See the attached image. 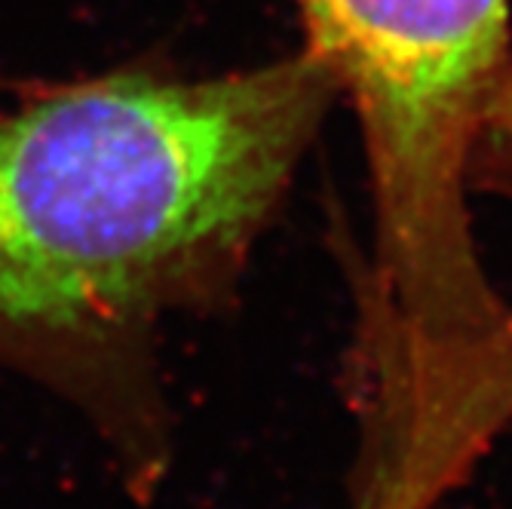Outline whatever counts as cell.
<instances>
[{
    "label": "cell",
    "instance_id": "1",
    "mask_svg": "<svg viewBox=\"0 0 512 509\" xmlns=\"http://www.w3.org/2000/svg\"><path fill=\"white\" fill-rule=\"evenodd\" d=\"M335 99L301 50L120 68L0 114V368L65 399L135 497L172 464L163 329L234 295Z\"/></svg>",
    "mask_w": 512,
    "mask_h": 509
},
{
    "label": "cell",
    "instance_id": "3",
    "mask_svg": "<svg viewBox=\"0 0 512 509\" xmlns=\"http://www.w3.org/2000/svg\"><path fill=\"white\" fill-rule=\"evenodd\" d=\"M497 151L506 160V169L512 175V43H509V68H506V83H503V96H500V108L497 117L491 123V132L485 138L482 151ZM512 181V178H509Z\"/></svg>",
    "mask_w": 512,
    "mask_h": 509
},
{
    "label": "cell",
    "instance_id": "2",
    "mask_svg": "<svg viewBox=\"0 0 512 509\" xmlns=\"http://www.w3.org/2000/svg\"><path fill=\"white\" fill-rule=\"evenodd\" d=\"M304 50L356 114L371 252L350 258L347 381L405 424L512 405V301L476 240L473 172L500 108L512 0H295Z\"/></svg>",
    "mask_w": 512,
    "mask_h": 509
}]
</instances>
